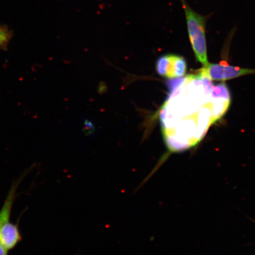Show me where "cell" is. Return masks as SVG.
I'll return each instance as SVG.
<instances>
[{
  "mask_svg": "<svg viewBox=\"0 0 255 255\" xmlns=\"http://www.w3.org/2000/svg\"><path fill=\"white\" fill-rule=\"evenodd\" d=\"M211 81L196 75L168 82L169 95L159 119L170 153L187 150L197 144L208 129L202 105L211 103Z\"/></svg>",
  "mask_w": 255,
  "mask_h": 255,
  "instance_id": "1",
  "label": "cell"
},
{
  "mask_svg": "<svg viewBox=\"0 0 255 255\" xmlns=\"http://www.w3.org/2000/svg\"><path fill=\"white\" fill-rule=\"evenodd\" d=\"M180 1L186 16L188 34L194 55L199 62L206 66L209 63L206 37L207 17L197 13L186 0Z\"/></svg>",
  "mask_w": 255,
  "mask_h": 255,
  "instance_id": "2",
  "label": "cell"
},
{
  "mask_svg": "<svg viewBox=\"0 0 255 255\" xmlns=\"http://www.w3.org/2000/svg\"><path fill=\"white\" fill-rule=\"evenodd\" d=\"M15 195L16 190L11 188L0 210V255H8L22 239L18 225L9 222Z\"/></svg>",
  "mask_w": 255,
  "mask_h": 255,
  "instance_id": "3",
  "label": "cell"
},
{
  "mask_svg": "<svg viewBox=\"0 0 255 255\" xmlns=\"http://www.w3.org/2000/svg\"><path fill=\"white\" fill-rule=\"evenodd\" d=\"M197 73L196 75L201 78L208 79L210 81H226L244 75L255 74V69L241 68L222 63H208Z\"/></svg>",
  "mask_w": 255,
  "mask_h": 255,
  "instance_id": "4",
  "label": "cell"
},
{
  "mask_svg": "<svg viewBox=\"0 0 255 255\" xmlns=\"http://www.w3.org/2000/svg\"><path fill=\"white\" fill-rule=\"evenodd\" d=\"M187 70V63L183 57L168 54L157 60L156 71L159 75L167 78L181 77Z\"/></svg>",
  "mask_w": 255,
  "mask_h": 255,
  "instance_id": "5",
  "label": "cell"
},
{
  "mask_svg": "<svg viewBox=\"0 0 255 255\" xmlns=\"http://www.w3.org/2000/svg\"><path fill=\"white\" fill-rule=\"evenodd\" d=\"M10 38L9 31L4 27H0V46L4 47Z\"/></svg>",
  "mask_w": 255,
  "mask_h": 255,
  "instance_id": "6",
  "label": "cell"
}]
</instances>
